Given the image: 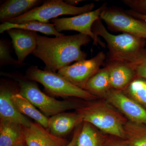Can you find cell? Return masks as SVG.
<instances>
[{
	"label": "cell",
	"instance_id": "6da1fadb",
	"mask_svg": "<svg viewBox=\"0 0 146 146\" xmlns=\"http://www.w3.org/2000/svg\"><path fill=\"white\" fill-rule=\"evenodd\" d=\"M91 39L80 33L54 38L37 35V46L33 54L45 63L46 70L56 72L74 61L85 60L86 54L81 47Z\"/></svg>",
	"mask_w": 146,
	"mask_h": 146
},
{
	"label": "cell",
	"instance_id": "7a4b0ae2",
	"mask_svg": "<svg viewBox=\"0 0 146 146\" xmlns=\"http://www.w3.org/2000/svg\"><path fill=\"white\" fill-rule=\"evenodd\" d=\"M100 18L93 25L92 30L98 36L102 37L109 50V60L119 63L136 70L146 60V50L144 39L127 33L115 35L107 31Z\"/></svg>",
	"mask_w": 146,
	"mask_h": 146
},
{
	"label": "cell",
	"instance_id": "3957f363",
	"mask_svg": "<svg viewBox=\"0 0 146 146\" xmlns=\"http://www.w3.org/2000/svg\"><path fill=\"white\" fill-rule=\"evenodd\" d=\"M76 110L83 122L91 124L104 133L125 139L124 126L127 121L108 104L96 102L81 106Z\"/></svg>",
	"mask_w": 146,
	"mask_h": 146
},
{
	"label": "cell",
	"instance_id": "277c9868",
	"mask_svg": "<svg viewBox=\"0 0 146 146\" xmlns=\"http://www.w3.org/2000/svg\"><path fill=\"white\" fill-rule=\"evenodd\" d=\"M26 77L41 84L46 91L53 96L63 98L75 97L87 100L96 98L88 91L70 83L57 73L41 70L36 66H31L27 70Z\"/></svg>",
	"mask_w": 146,
	"mask_h": 146
},
{
	"label": "cell",
	"instance_id": "5b68a950",
	"mask_svg": "<svg viewBox=\"0 0 146 146\" xmlns=\"http://www.w3.org/2000/svg\"><path fill=\"white\" fill-rule=\"evenodd\" d=\"M95 6L93 3L83 6L70 5L62 0H50L43 2L27 13L9 21L8 23L20 24L32 21L48 23L50 21L62 15H79L92 11Z\"/></svg>",
	"mask_w": 146,
	"mask_h": 146
},
{
	"label": "cell",
	"instance_id": "8992f818",
	"mask_svg": "<svg viewBox=\"0 0 146 146\" xmlns=\"http://www.w3.org/2000/svg\"><path fill=\"white\" fill-rule=\"evenodd\" d=\"M19 93L26 98L46 117H52L66 110L81 107L76 102L58 100L49 96L39 89L34 81L18 78Z\"/></svg>",
	"mask_w": 146,
	"mask_h": 146
},
{
	"label": "cell",
	"instance_id": "52a82bcc",
	"mask_svg": "<svg viewBox=\"0 0 146 146\" xmlns=\"http://www.w3.org/2000/svg\"><path fill=\"white\" fill-rule=\"evenodd\" d=\"M106 58L104 53L100 52L91 59L80 60L65 66L57 73L74 85L84 90L89 80L100 70Z\"/></svg>",
	"mask_w": 146,
	"mask_h": 146
},
{
	"label": "cell",
	"instance_id": "ba28073f",
	"mask_svg": "<svg viewBox=\"0 0 146 146\" xmlns=\"http://www.w3.org/2000/svg\"><path fill=\"white\" fill-rule=\"evenodd\" d=\"M106 5L95 10L70 18H55L51 21L54 25L55 28L58 32L64 31H74L85 35L94 40V44L102 45L99 36L92 30L94 23L100 19L102 12L106 7Z\"/></svg>",
	"mask_w": 146,
	"mask_h": 146
},
{
	"label": "cell",
	"instance_id": "9c48e42d",
	"mask_svg": "<svg viewBox=\"0 0 146 146\" xmlns=\"http://www.w3.org/2000/svg\"><path fill=\"white\" fill-rule=\"evenodd\" d=\"M100 18L112 29L146 39V23L122 11L106 7Z\"/></svg>",
	"mask_w": 146,
	"mask_h": 146
},
{
	"label": "cell",
	"instance_id": "30bf717a",
	"mask_svg": "<svg viewBox=\"0 0 146 146\" xmlns=\"http://www.w3.org/2000/svg\"><path fill=\"white\" fill-rule=\"evenodd\" d=\"M105 96L110 104L119 110L129 121L146 125V110L136 101L119 90H110Z\"/></svg>",
	"mask_w": 146,
	"mask_h": 146
},
{
	"label": "cell",
	"instance_id": "8fae6325",
	"mask_svg": "<svg viewBox=\"0 0 146 146\" xmlns=\"http://www.w3.org/2000/svg\"><path fill=\"white\" fill-rule=\"evenodd\" d=\"M22 126L26 146H65L68 143L66 139L52 135L36 122H31L29 126Z\"/></svg>",
	"mask_w": 146,
	"mask_h": 146
},
{
	"label": "cell",
	"instance_id": "7c38bea8",
	"mask_svg": "<svg viewBox=\"0 0 146 146\" xmlns=\"http://www.w3.org/2000/svg\"><path fill=\"white\" fill-rule=\"evenodd\" d=\"M13 44V48L20 64L28 56L33 54L37 46V34L36 32L19 29H12L7 31Z\"/></svg>",
	"mask_w": 146,
	"mask_h": 146
},
{
	"label": "cell",
	"instance_id": "4fadbf2b",
	"mask_svg": "<svg viewBox=\"0 0 146 146\" xmlns=\"http://www.w3.org/2000/svg\"><path fill=\"white\" fill-rule=\"evenodd\" d=\"M15 93L8 85H1L0 120L12 122L23 126H29L32 121L18 111L11 100V96Z\"/></svg>",
	"mask_w": 146,
	"mask_h": 146
},
{
	"label": "cell",
	"instance_id": "5bb4252c",
	"mask_svg": "<svg viewBox=\"0 0 146 146\" xmlns=\"http://www.w3.org/2000/svg\"><path fill=\"white\" fill-rule=\"evenodd\" d=\"M83 122L82 117L78 112H62L49 118L48 131L52 135L63 138Z\"/></svg>",
	"mask_w": 146,
	"mask_h": 146
},
{
	"label": "cell",
	"instance_id": "9a60e30c",
	"mask_svg": "<svg viewBox=\"0 0 146 146\" xmlns=\"http://www.w3.org/2000/svg\"><path fill=\"white\" fill-rule=\"evenodd\" d=\"M42 3L40 0H7L0 7V21L2 23L20 17Z\"/></svg>",
	"mask_w": 146,
	"mask_h": 146
},
{
	"label": "cell",
	"instance_id": "2e32d148",
	"mask_svg": "<svg viewBox=\"0 0 146 146\" xmlns=\"http://www.w3.org/2000/svg\"><path fill=\"white\" fill-rule=\"evenodd\" d=\"M111 63L107 67L111 88L120 91L133 81L136 74V70L125 64Z\"/></svg>",
	"mask_w": 146,
	"mask_h": 146
},
{
	"label": "cell",
	"instance_id": "e0dca14e",
	"mask_svg": "<svg viewBox=\"0 0 146 146\" xmlns=\"http://www.w3.org/2000/svg\"><path fill=\"white\" fill-rule=\"evenodd\" d=\"M11 99L16 108L21 114L34 120L36 122L48 130L49 118L40 112L26 98L20 93L16 92L11 96Z\"/></svg>",
	"mask_w": 146,
	"mask_h": 146
},
{
	"label": "cell",
	"instance_id": "ac0fdd59",
	"mask_svg": "<svg viewBox=\"0 0 146 146\" xmlns=\"http://www.w3.org/2000/svg\"><path fill=\"white\" fill-rule=\"evenodd\" d=\"M23 143L22 125L0 120V146H18Z\"/></svg>",
	"mask_w": 146,
	"mask_h": 146
},
{
	"label": "cell",
	"instance_id": "d6986e66",
	"mask_svg": "<svg viewBox=\"0 0 146 146\" xmlns=\"http://www.w3.org/2000/svg\"><path fill=\"white\" fill-rule=\"evenodd\" d=\"M12 29H19L34 32H39L48 35H54L56 37L65 35L64 33L58 32L53 24L46 23L37 21H32L23 23L16 24L8 22L0 25V33H3Z\"/></svg>",
	"mask_w": 146,
	"mask_h": 146
},
{
	"label": "cell",
	"instance_id": "ffe728a7",
	"mask_svg": "<svg viewBox=\"0 0 146 146\" xmlns=\"http://www.w3.org/2000/svg\"><path fill=\"white\" fill-rule=\"evenodd\" d=\"M111 88L108 69L106 67L99 71L89 80L84 90L95 96H106L110 91Z\"/></svg>",
	"mask_w": 146,
	"mask_h": 146
},
{
	"label": "cell",
	"instance_id": "44dd1931",
	"mask_svg": "<svg viewBox=\"0 0 146 146\" xmlns=\"http://www.w3.org/2000/svg\"><path fill=\"white\" fill-rule=\"evenodd\" d=\"M106 139L94 126L83 122L76 146H103Z\"/></svg>",
	"mask_w": 146,
	"mask_h": 146
},
{
	"label": "cell",
	"instance_id": "7402d4cb",
	"mask_svg": "<svg viewBox=\"0 0 146 146\" xmlns=\"http://www.w3.org/2000/svg\"><path fill=\"white\" fill-rule=\"evenodd\" d=\"M144 125L126 122L124 126L125 139L131 146H146V127Z\"/></svg>",
	"mask_w": 146,
	"mask_h": 146
},
{
	"label": "cell",
	"instance_id": "603a6c76",
	"mask_svg": "<svg viewBox=\"0 0 146 146\" xmlns=\"http://www.w3.org/2000/svg\"><path fill=\"white\" fill-rule=\"evenodd\" d=\"M130 98L146 108V79H135L131 82L127 88Z\"/></svg>",
	"mask_w": 146,
	"mask_h": 146
},
{
	"label": "cell",
	"instance_id": "cb8c5ba5",
	"mask_svg": "<svg viewBox=\"0 0 146 146\" xmlns=\"http://www.w3.org/2000/svg\"><path fill=\"white\" fill-rule=\"evenodd\" d=\"M11 65L21 67L23 65L20 64L18 60L14 59L11 55L10 48L8 42L5 40L1 39L0 40V66Z\"/></svg>",
	"mask_w": 146,
	"mask_h": 146
},
{
	"label": "cell",
	"instance_id": "d4e9b609",
	"mask_svg": "<svg viewBox=\"0 0 146 146\" xmlns=\"http://www.w3.org/2000/svg\"><path fill=\"white\" fill-rule=\"evenodd\" d=\"M123 2L130 7L132 10L146 14V0H126Z\"/></svg>",
	"mask_w": 146,
	"mask_h": 146
},
{
	"label": "cell",
	"instance_id": "484cf974",
	"mask_svg": "<svg viewBox=\"0 0 146 146\" xmlns=\"http://www.w3.org/2000/svg\"><path fill=\"white\" fill-rule=\"evenodd\" d=\"M103 146H131L125 139L115 137V138L106 139Z\"/></svg>",
	"mask_w": 146,
	"mask_h": 146
},
{
	"label": "cell",
	"instance_id": "4316f807",
	"mask_svg": "<svg viewBox=\"0 0 146 146\" xmlns=\"http://www.w3.org/2000/svg\"><path fill=\"white\" fill-rule=\"evenodd\" d=\"M82 127L81 124L77 127L74 132L72 138L65 146H76V142Z\"/></svg>",
	"mask_w": 146,
	"mask_h": 146
},
{
	"label": "cell",
	"instance_id": "83f0119b",
	"mask_svg": "<svg viewBox=\"0 0 146 146\" xmlns=\"http://www.w3.org/2000/svg\"><path fill=\"white\" fill-rule=\"evenodd\" d=\"M126 13L134 18H137L146 23V14H142L132 10L127 11Z\"/></svg>",
	"mask_w": 146,
	"mask_h": 146
},
{
	"label": "cell",
	"instance_id": "f1b7e54d",
	"mask_svg": "<svg viewBox=\"0 0 146 146\" xmlns=\"http://www.w3.org/2000/svg\"><path fill=\"white\" fill-rule=\"evenodd\" d=\"M82 1H77V0H75V1H65V2L67 3L68 4L70 5L75 6L74 5L77 3L80 2Z\"/></svg>",
	"mask_w": 146,
	"mask_h": 146
},
{
	"label": "cell",
	"instance_id": "f546056e",
	"mask_svg": "<svg viewBox=\"0 0 146 146\" xmlns=\"http://www.w3.org/2000/svg\"><path fill=\"white\" fill-rule=\"evenodd\" d=\"M18 146H26L25 144V143H22L19 145Z\"/></svg>",
	"mask_w": 146,
	"mask_h": 146
}]
</instances>
